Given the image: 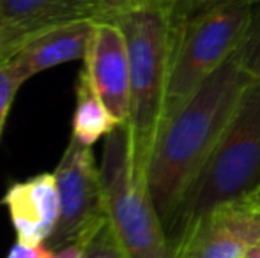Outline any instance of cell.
<instances>
[{
    "label": "cell",
    "instance_id": "obj_1",
    "mask_svg": "<svg viewBox=\"0 0 260 258\" xmlns=\"http://www.w3.org/2000/svg\"><path fill=\"white\" fill-rule=\"evenodd\" d=\"M251 80L253 76L241 64L236 50L200 85L191 99L157 128L145 182L165 234Z\"/></svg>",
    "mask_w": 260,
    "mask_h": 258
},
{
    "label": "cell",
    "instance_id": "obj_2",
    "mask_svg": "<svg viewBox=\"0 0 260 258\" xmlns=\"http://www.w3.org/2000/svg\"><path fill=\"white\" fill-rule=\"evenodd\" d=\"M179 20L177 0L129 7L108 20L122 30L126 41L131 82L127 128L135 168L144 180L163 110Z\"/></svg>",
    "mask_w": 260,
    "mask_h": 258
},
{
    "label": "cell",
    "instance_id": "obj_3",
    "mask_svg": "<svg viewBox=\"0 0 260 258\" xmlns=\"http://www.w3.org/2000/svg\"><path fill=\"white\" fill-rule=\"evenodd\" d=\"M260 188V80L244 89L236 112L214 151L182 196L167 228L174 244L195 221L221 203Z\"/></svg>",
    "mask_w": 260,
    "mask_h": 258
},
{
    "label": "cell",
    "instance_id": "obj_4",
    "mask_svg": "<svg viewBox=\"0 0 260 258\" xmlns=\"http://www.w3.org/2000/svg\"><path fill=\"white\" fill-rule=\"evenodd\" d=\"M251 14L253 6H221L189 16L181 14L159 124L181 110L243 45Z\"/></svg>",
    "mask_w": 260,
    "mask_h": 258
},
{
    "label": "cell",
    "instance_id": "obj_5",
    "mask_svg": "<svg viewBox=\"0 0 260 258\" xmlns=\"http://www.w3.org/2000/svg\"><path fill=\"white\" fill-rule=\"evenodd\" d=\"M101 179L108 223L129 258H170V244L147 184L138 175L127 124L105 136Z\"/></svg>",
    "mask_w": 260,
    "mask_h": 258
},
{
    "label": "cell",
    "instance_id": "obj_6",
    "mask_svg": "<svg viewBox=\"0 0 260 258\" xmlns=\"http://www.w3.org/2000/svg\"><path fill=\"white\" fill-rule=\"evenodd\" d=\"M55 177L60 198V217L46 246L52 249L68 244L87 248L101 228L108 225L101 168L96 166L92 149L71 138L55 170Z\"/></svg>",
    "mask_w": 260,
    "mask_h": 258
},
{
    "label": "cell",
    "instance_id": "obj_7",
    "mask_svg": "<svg viewBox=\"0 0 260 258\" xmlns=\"http://www.w3.org/2000/svg\"><path fill=\"white\" fill-rule=\"evenodd\" d=\"M260 241V188L204 214L170 246V258H244Z\"/></svg>",
    "mask_w": 260,
    "mask_h": 258
},
{
    "label": "cell",
    "instance_id": "obj_8",
    "mask_svg": "<svg viewBox=\"0 0 260 258\" xmlns=\"http://www.w3.org/2000/svg\"><path fill=\"white\" fill-rule=\"evenodd\" d=\"M83 71L119 124L129 119V60L122 30L113 21H96L89 50L83 59Z\"/></svg>",
    "mask_w": 260,
    "mask_h": 258
},
{
    "label": "cell",
    "instance_id": "obj_9",
    "mask_svg": "<svg viewBox=\"0 0 260 258\" xmlns=\"http://www.w3.org/2000/svg\"><path fill=\"white\" fill-rule=\"evenodd\" d=\"M16 232L18 242L27 246L46 244L58 225L60 198L57 177L53 173H38L9 186L2 198Z\"/></svg>",
    "mask_w": 260,
    "mask_h": 258
},
{
    "label": "cell",
    "instance_id": "obj_10",
    "mask_svg": "<svg viewBox=\"0 0 260 258\" xmlns=\"http://www.w3.org/2000/svg\"><path fill=\"white\" fill-rule=\"evenodd\" d=\"M106 18L105 0H0V35L21 46L46 28Z\"/></svg>",
    "mask_w": 260,
    "mask_h": 258
},
{
    "label": "cell",
    "instance_id": "obj_11",
    "mask_svg": "<svg viewBox=\"0 0 260 258\" xmlns=\"http://www.w3.org/2000/svg\"><path fill=\"white\" fill-rule=\"evenodd\" d=\"M94 27L96 20H76L46 28L28 39L13 60L23 69L27 78L60 64L83 60Z\"/></svg>",
    "mask_w": 260,
    "mask_h": 258
},
{
    "label": "cell",
    "instance_id": "obj_12",
    "mask_svg": "<svg viewBox=\"0 0 260 258\" xmlns=\"http://www.w3.org/2000/svg\"><path fill=\"white\" fill-rule=\"evenodd\" d=\"M76 108L73 115V136L82 145L92 147L100 138L108 136L119 122L105 106L103 99L90 83L87 72L80 71L76 78Z\"/></svg>",
    "mask_w": 260,
    "mask_h": 258
},
{
    "label": "cell",
    "instance_id": "obj_13",
    "mask_svg": "<svg viewBox=\"0 0 260 258\" xmlns=\"http://www.w3.org/2000/svg\"><path fill=\"white\" fill-rule=\"evenodd\" d=\"M27 80V75L20 65L14 62L13 57L0 64V136H2L4 126H6L14 97H16L20 87Z\"/></svg>",
    "mask_w": 260,
    "mask_h": 258
},
{
    "label": "cell",
    "instance_id": "obj_14",
    "mask_svg": "<svg viewBox=\"0 0 260 258\" xmlns=\"http://www.w3.org/2000/svg\"><path fill=\"white\" fill-rule=\"evenodd\" d=\"M241 64L253 78L260 80V4L253 6L251 23L243 45L237 48Z\"/></svg>",
    "mask_w": 260,
    "mask_h": 258
},
{
    "label": "cell",
    "instance_id": "obj_15",
    "mask_svg": "<svg viewBox=\"0 0 260 258\" xmlns=\"http://www.w3.org/2000/svg\"><path fill=\"white\" fill-rule=\"evenodd\" d=\"M87 258H129L124 248L120 246L112 227L105 225L101 232L87 246Z\"/></svg>",
    "mask_w": 260,
    "mask_h": 258
},
{
    "label": "cell",
    "instance_id": "obj_16",
    "mask_svg": "<svg viewBox=\"0 0 260 258\" xmlns=\"http://www.w3.org/2000/svg\"><path fill=\"white\" fill-rule=\"evenodd\" d=\"M257 4H260V0H177V9L182 16H189L221 6H257Z\"/></svg>",
    "mask_w": 260,
    "mask_h": 258
},
{
    "label": "cell",
    "instance_id": "obj_17",
    "mask_svg": "<svg viewBox=\"0 0 260 258\" xmlns=\"http://www.w3.org/2000/svg\"><path fill=\"white\" fill-rule=\"evenodd\" d=\"M6 258H55V251L46 244L27 246L21 244V242H16Z\"/></svg>",
    "mask_w": 260,
    "mask_h": 258
},
{
    "label": "cell",
    "instance_id": "obj_18",
    "mask_svg": "<svg viewBox=\"0 0 260 258\" xmlns=\"http://www.w3.org/2000/svg\"><path fill=\"white\" fill-rule=\"evenodd\" d=\"M154 2H165V0H105L106 4L105 20H110L119 11L129 9V7H137V6H145V4H154Z\"/></svg>",
    "mask_w": 260,
    "mask_h": 258
},
{
    "label": "cell",
    "instance_id": "obj_19",
    "mask_svg": "<svg viewBox=\"0 0 260 258\" xmlns=\"http://www.w3.org/2000/svg\"><path fill=\"white\" fill-rule=\"evenodd\" d=\"M53 251L55 258H87V248L80 244H68Z\"/></svg>",
    "mask_w": 260,
    "mask_h": 258
},
{
    "label": "cell",
    "instance_id": "obj_20",
    "mask_svg": "<svg viewBox=\"0 0 260 258\" xmlns=\"http://www.w3.org/2000/svg\"><path fill=\"white\" fill-rule=\"evenodd\" d=\"M20 52V46L14 45V43L7 41V39L0 38V64L9 60L11 57H14L16 53Z\"/></svg>",
    "mask_w": 260,
    "mask_h": 258
},
{
    "label": "cell",
    "instance_id": "obj_21",
    "mask_svg": "<svg viewBox=\"0 0 260 258\" xmlns=\"http://www.w3.org/2000/svg\"><path fill=\"white\" fill-rule=\"evenodd\" d=\"M244 258H260V246L258 244L251 246V248L248 249V253H246V256H244Z\"/></svg>",
    "mask_w": 260,
    "mask_h": 258
},
{
    "label": "cell",
    "instance_id": "obj_22",
    "mask_svg": "<svg viewBox=\"0 0 260 258\" xmlns=\"http://www.w3.org/2000/svg\"><path fill=\"white\" fill-rule=\"evenodd\" d=\"M257 244H258V246H260V241H258V242H257Z\"/></svg>",
    "mask_w": 260,
    "mask_h": 258
}]
</instances>
